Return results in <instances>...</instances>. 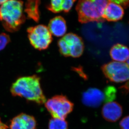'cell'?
Segmentation results:
<instances>
[{
  "label": "cell",
  "instance_id": "obj_11",
  "mask_svg": "<svg viewBox=\"0 0 129 129\" xmlns=\"http://www.w3.org/2000/svg\"><path fill=\"white\" fill-rule=\"evenodd\" d=\"M124 14V11L122 6L109 1L104 10V19L109 22H117L122 18Z\"/></svg>",
  "mask_w": 129,
  "mask_h": 129
},
{
  "label": "cell",
  "instance_id": "obj_7",
  "mask_svg": "<svg viewBox=\"0 0 129 129\" xmlns=\"http://www.w3.org/2000/svg\"><path fill=\"white\" fill-rule=\"evenodd\" d=\"M103 71L109 79L115 83L124 82L129 78V67L125 62H110L104 67Z\"/></svg>",
  "mask_w": 129,
  "mask_h": 129
},
{
  "label": "cell",
  "instance_id": "obj_4",
  "mask_svg": "<svg viewBox=\"0 0 129 129\" xmlns=\"http://www.w3.org/2000/svg\"><path fill=\"white\" fill-rule=\"evenodd\" d=\"M58 45L63 55L74 57H79L82 55L84 48L82 39L73 33L63 36L59 40Z\"/></svg>",
  "mask_w": 129,
  "mask_h": 129
},
{
  "label": "cell",
  "instance_id": "obj_12",
  "mask_svg": "<svg viewBox=\"0 0 129 129\" xmlns=\"http://www.w3.org/2000/svg\"><path fill=\"white\" fill-rule=\"evenodd\" d=\"M48 28L51 35L57 37H63L67 30L66 21L60 16L52 18L49 23Z\"/></svg>",
  "mask_w": 129,
  "mask_h": 129
},
{
  "label": "cell",
  "instance_id": "obj_3",
  "mask_svg": "<svg viewBox=\"0 0 129 129\" xmlns=\"http://www.w3.org/2000/svg\"><path fill=\"white\" fill-rule=\"evenodd\" d=\"M108 0H79L76 6L79 22L104 21L103 13Z\"/></svg>",
  "mask_w": 129,
  "mask_h": 129
},
{
  "label": "cell",
  "instance_id": "obj_13",
  "mask_svg": "<svg viewBox=\"0 0 129 129\" xmlns=\"http://www.w3.org/2000/svg\"><path fill=\"white\" fill-rule=\"evenodd\" d=\"M77 0H51L48 9L52 12H67L72 9Z\"/></svg>",
  "mask_w": 129,
  "mask_h": 129
},
{
  "label": "cell",
  "instance_id": "obj_2",
  "mask_svg": "<svg viewBox=\"0 0 129 129\" xmlns=\"http://www.w3.org/2000/svg\"><path fill=\"white\" fill-rule=\"evenodd\" d=\"M25 20L23 1L9 0L0 6V22L6 31L16 32Z\"/></svg>",
  "mask_w": 129,
  "mask_h": 129
},
{
  "label": "cell",
  "instance_id": "obj_5",
  "mask_svg": "<svg viewBox=\"0 0 129 129\" xmlns=\"http://www.w3.org/2000/svg\"><path fill=\"white\" fill-rule=\"evenodd\" d=\"M30 44L36 49L43 50L47 48L52 41V36L48 28L44 25L30 27L27 29Z\"/></svg>",
  "mask_w": 129,
  "mask_h": 129
},
{
  "label": "cell",
  "instance_id": "obj_9",
  "mask_svg": "<svg viewBox=\"0 0 129 129\" xmlns=\"http://www.w3.org/2000/svg\"><path fill=\"white\" fill-rule=\"evenodd\" d=\"M37 122L34 117L22 113L11 121L10 129H36Z\"/></svg>",
  "mask_w": 129,
  "mask_h": 129
},
{
  "label": "cell",
  "instance_id": "obj_1",
  "mask_svg": "<svg viewBox=\"0 0 129 129\" xmlns=\"http://www.w3.org/2000/svg\"><path fill=\"white\" fill-rule=\"evenodd\" d=\"M11 92L14 96L24 98L37 103H43L45 101L39 78L36 76L18 78L13 83Z\"/></svg>",
  "mask_w": 129,
  "mask_h": 129
},
{
  "label": "cell",
  "instance_id": "obj_15",
  "mask_svg": "<svg viewBox=\"0 0 129 129\" xmlns=\"http://www.w3.org/2000/svg\"><path fill=\"white\" fill-rule=\"evenodd\" d=\"M40 0H26L25 4V12L27 14V17L37 22L40 18Z\"/></svg>",
  "mask_w": 129,
  "mask_h": 129
},
{
  "label": "cell",
  "instance_id": "obj_14",
  "mask_svg": "<svg viewBox=\"0 0 129 129\" xmlns=\"http://www.w3.org/2000/svg\"><path fill=\"white\" fill-rule=\"evenodd\" d=\"M110 56L116 62H126L129 58V50L127 47L121 44L114 45L110 50Z\"/></svg>",
  "mask_w": 129,
  "mask_h": 129
},
{
  "label": "cell",
  "instance_id": "obj_20",
  "mask_svg": "<svg viewBox=\"0 0 129 129\" xmlns=\"http://www.w3.org/2000/svg\"><path fill=\"white\" fill-rule=\"evenodd\" d=\"M8 127L7 126L3 123L0 119V129H8Z\"/></svg>",
  "mask_w": 129,
  "mask_h": 129
},
{
  "label": "cell",
  "instance_id": "obj_18",
  "mask_svg": "<svg viewBox=\"0 0 129 129\" xmlns=\"http://www.w3.org/2000/svg\"><path fill=\"white\" fill-rule=\"evenodd\" d=\"M129 117H125L120 122V126L121 129H129Z\"/></svg>",
  "mask_w": 129,
  "mask_h": 129
},
{
  "label": "cell",
  "instance_id": "obj_19",
  "mask_svg": "<svg viewBox=\"0 0 129 129\" xmlns=\"http://www.w3.org/2000/svg\"><path fill=\"white\" fill-rule=\"evenodd\" d=\"M108 1L115 3L116 4L121 5V6H123L125 7L128 6L129 4V0H108Z\"/></svg>",
  "mask_w": 129,
  "mask_h": 129
},
{
  "label": "cell",
  "instance_id": "obj_16",
  "mask_svg": "<svg viewBox=\"0 0 129 129\" xmlns=\"http://www.w3.org/2000/svg\"><path fill=\"white\" fill-rule=\"evenodd\" d=\"M49 129H68V124L64 119L53 118L49 121Z\"/></svg>",
  "mask_w": 129,
  "mask_h": 129
},
{
  "label": "cell",
  "instance_id": "obj_10",
  "mask_svg": "<svg viewBox=\"0 0 129 129\" xmlns=\"http://www.w3.org/2000/svg\"><path fill=\"white\" fill-rule=\"evenodd\" d=\"M102 115L107 121L115 122L122 116V107L117 103L114 101L107 102L104 105L102 110Z\"/></svg>",
  "mask_w": 129,
  "mask_h": 129
},
{
  "label": "cell",
  "instance_id": "obj_17",
  "mask_svg": "<svg viewBox=\"0 0 129 129\" xmlns=\"http://www.w3.org/2000/svg\"><path fill=\"white\" fill-rule=\"evenodd\" d=\"M10 41L9 36L6 33L0 34V51L5 48Z\"/></svg>",
  "mask_w": 129,
  "mask_h": 129
},
{
  "label": "cell",
  "instance_id": "obj_21",
  "mask_svg": "<svg viewBox=\"0 0 129 129\" xmlns=\"http://www.w3.org/2000/svg\"><path fill=\"white\" fill-rule=\"evenodd\" d=\"M9 0H0V6Z\"/></svg>",
  "mask_w": 129,
  "mask_h": 129
},
{
  "label": "cell",
  "instance_id": "obj_6",
  "mask_svg": "<svg viewBox=\"0 0 129 129\" xmlns=\"http://www.w3.org/2000/svg\"><path fill=\"white\" fill-rule=\"evenodd\" d=\"M46 107L53 118L64 119L73 108L72 103L62 96H55L48 100Z\"/></svg>",
  "mask_w": 129,
  "mask_h": 129
},
{
  "label": "cell",
  "instance_id": "obj_8",
  "mask_svg": "<svg viewBox=\"0 0 129 129\" xmlns=\"http://www.w3.org/2000/svg\"><path fill=\"white\" fill-rule=\"evenodd\" d=\"M106 99L103 92L96 88H91L84 92L82 95V102L91 107H98Z\"/></svg>",
  "mask_w": 129,
  "mask_h": 129
}]
</instances>
